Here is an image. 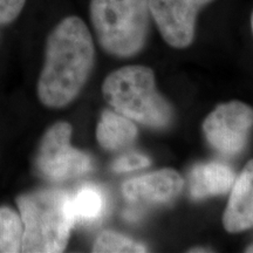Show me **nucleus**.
Returning <instances> with one entry per match:
<instances>
[{
    "mask_svg": "<svg viewBox=\"0 0 253 253\" xmlns=\"http://www.w3.org/2000/svg\"><path fill=\"white\" fill-rule=\"evenodd\" d=\"M24 236L23 252H62L68 243L75 216L72 197L56 189H45L18 199Z\"/></svg>",
    "mask_w": 253,
    "mask_h": 253,
    "instance_id": "f03ea898",
    "label": "nucleus"
},
{
    "mask_svg": "<svg viewBox=\"0 0 253 253\" xmlns=\"http://www.w3.org/2000/svg\"><path fill=\"white\" fill-rule=\"evenodd\" d=\"M189 252H211L210 250H208V249H203V248H196V249H191V250H189Z\"/></svg>",
    "mask_w": 253,
    "mask_h": 253,
    "instance_id": "f3484780",
    "label": "nucleus"
},
{
    "mask_svg": "<svg viewBox=\"0 0 253 253\" xmlns=\"http://www.w3.org/2000/svg\"><path fill=\"white\" fill-rule=\"evenodd\" d=\"M223 225L231 233L253 227V160L246 164L233 183L229 203L223 214Z\"/></svg>",
    "mask_w": 253,
    "mask_h": 253,
    "instance_id": "1a4fd4ad",
    "label": "nucleus"
},
{
    "mask_svg": "<svg viewBox=\"0 0 253 253\" xmlns=\"http://www.w3.org/2000/svg\"><path fill=\"white\" fill-rule=\"evenodd\" d=\"M183 185L181 175L167 168L128 179L123 183L122 194L135 203H167L179 195Z\"/></svg>",
    "mask_w": 253,
    "mask_h": 253,
    "instance_id": "6e6552de",
    "label": "nucleus"
},
{
    "mask_svg": "<svg viewBox=\"0 0 253 253\" xmlns=\"http://www.w3.org/2000/svg\"><path fill=\"white\" fill-rule=\"evenodd\" d=\"M94 60L93 38L84 20L72 15L60 21L47 39L38 84L41 102L50 108L71 103L86 84Z\"/></svg>",
    "mask_w": 253,
    "mask_h": 253,
    "instance_id": "f257e3e1",
    "label": "nucleus"
},
{
    "mask_svg": "<svg viewBox=\"0 0 253 253\" xmlns=\"http://www.w3.org/2000/svg\"><path fill=\"white\" fill-rule=\"evenodd\" d=\"M149 0H90V20L102 48L119 58L140 53L150 26Z\"/></svg>",
    "mask_w": 253,
    "mask_h": 253,
    "instance_id": "20e7f679",
    "label": "nucleus"
},
{
    "mask_svg": "<svg viewBox=\"0 0 253 253\" xmlns=\"http://www.w3.org/2000/svg\"><path fill=\"white\" fill-rule=\"evenodd\" d=\"M233 183L235 175L225 164L201 163L192 168L190 173V194L195 199L224 195L232 188Z\"/></svg>",
    "mask_w": 253,
    "mask_h": 253,
    "instance_id": "9d476101",
    "label": "nucleus"
},
{
    "mask_svg": "<svg viewBox=\"0 0 253 253\" xmlns=\"http://www.w3.org/2000/svg\"><path fill=\"white\" fill-rule=\"evenodd\" d=\"M251 26H252V32H253V13H252V17H251Z\"/></svg>",
    "mask_w": 253,
    "mask_h": 253,
    "instance_id": "6ab92c4d",
    "label": "nucleus"
},
{
    "mask_svg": "<svg viewBox=\"0 0 253 253\" xmlns=\"http://www.w3.org/2000/svg\"><path fill=\"white\" fill-rule=\"evenodd\" d=\"M253 126V109L240 101L219 104L207 116L203 131L219 153L232 156L244 149Z\"/></svg>",
    "mask_w": 253,
    "mask_h": 253,
    "instance_id": "423d86ee",
    "label": "nucleus"
},
{
    "mask_svg": "<svg viewBox=\"0 0 253 253\" xmlns=\"http://www.w3.org/2000/svg\"><path fill=\"white\" fill-rule=\"evenodd\" d=\"M24 224L13 210L0 209V252L21 251Z\"/></svg>",
    "mask_w": 253,
    "mask_h": 253,
    "instance_id": "ddd939ff",
    "label": "nucleus"
},
{
    "mask_svg": "<svg viewBox=\"0 0 253 253\" xmlns=\"http://www.w3.org/2000/svg\"><path fill=\"white\" fill-rule=\"evenodd\" d=\"M72 208L77 220H95L104 210V196L96 186L84 185L72 197Z\"/></svg>",
    "mask_w": 253,
    "mask_h": 253,
    "instance_id": "f8f14e48",
    "label": "nucleus"
},
{
    "mask_svg": "<svg viewBox=\"0 0 253 253\" xmlns=\"http://www.w3.org/2000/svg\"><path fill=\"white\" fill-rule=\"evenodd\" d=\"M150 166V160L144 155L138 153L126 154L115 161L113 170L116 172H128L143 169Z\"/></svg>",
    "mask_w": 253,
    "mask_h": 253,
    "instance_id": "2eb2a0df",
    "label": "nucleus"
},
{
    "mask_svg": "<svg viewBox=\"0 0 253 253\" xmlns=\"http://www.w3.org/2000/svg\"><path fill=\"white\" fill-rule=\"evenodd\" d=\"M26 0H0V24L12 23L20 14Z\"/></svg>",
    "mask_w": 253,
    "mask_h": 253,
    "instance_id": "dca6fc26",
    "label": "nucleus"
},
{
    "mask_svg": "<svg viewBox=\"0 0 253 253\" xmlns=\"http://www.w3.org/2000/svg\"><path fill=\"white\" fill-rule=\"evenodd\" d=\"M246 252H253V245L249 246V248L246 249Z\"/></svg>",
    "mask_w": 253,
    "mask_h": 253,
    "instance_id": "a211bd4d",
    "label": "nucleus"
},
{
    "mask_svg": "<svg viewBox=\"0 0 253 253\" xmlns=\"http://www.w3.org/2000/svg\"><path fill=\"white\" fill-rule=\"evenodd\" d=\"M213 0H149L151 18L164 41L173 48H186L195 39L196 20Z\"/></svg>",
    "mask_w": 253,
    "mask_h": 253,
    "instance_id": "0eeeda50",
    "label": "nucleus"
},
{
    "mask_svg": "<svg viewBox=\"0 0 253 253\" xmlns=\"http://www.w3.org/2000/svg\"><path fill=\"white\" fill-rule=\"evenodd\" d=\"M72 126L58 122L52 126L41 140L37 156V168L50 181H66L86 175L93 169L88 154L72 147Z\"/></svg>",
    "mask_w": 253,
    "mask_h": 253,
    "instance_id": "39448f33",
    "label": "nucleus"
},
{
    "mask_svg": "<svg viewBox=\"0 0 253 253\" xmlns=\"http://www.w3.org/2000/svg\"><path fill=\"white\" fill-rule=\"evenodd\" d=\"M93 252H147V249L121 233L104 231L95 240Z\"/></svg>",
    "mask_w": 253,
    "mask_h": 253,
    "instance_id": "4468645a",
    "label": "nucleus"
},
{
    "mask_svg": "<svg viewBox=\"0 0 253 253\" xmlns=\"http://www.w3.org/2000/svg\"><path fill=\"white\" fill-rule=\"evenodd\" d=\"M102 93L115 112L149 128H166L172 121L171 104L158 93L149 67L126 66L116 69L103 81Z\"/></svg>",
    "mask_w": 253,
    "mask_h": 253,
    "instance_id": "7ed1b4c3",
    "label": "nucleus"
},
{
    "mask_svg": "<svg viewBox=\"0 0 253 253\" xmlns=\"http://www.w3.org/2000/svg\"><path fill=\"white\" fill-rule=\"evenodd\" d=\"M137 126L126 116L118 112L104 110L96 128V138L107 150H121L137 137Z\"/></svg>",
    "mask_w": 253,
    "mask_h": 253,
    "instance_id": "9b49d317",
    "label": "nucleus"
}]
</instances>
